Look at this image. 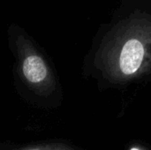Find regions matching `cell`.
Instances as JSON below:
<instances>
[{"instance_id":"1","label":"cell","mask_w":151,"mask_h":150,"mask_svg":"<svg viewBox=\"0 0 151 150\" xmlns=\"http://www.w3.org/2000/svg\"><path fill=\"white\" fill-rule=\"evenodd\" d=\"M144 56V49L142 42L136 39L128 40L122 48L119 65L125 74L134 73L141 66Z\"/></svg>"},{"instance_id":"2","label":"cell","mask_w":151,"mask_h":150,"mask_svg":"<svg viewBox=\"0 0 151 150\" xmlns=\"http://www.w3.org/2000/svg\"><path fill=\"white\" fill-rule=\"evenodd\" d=\"M23 73L30 82L38 83L46 77L47 69L41 57L30 56L23 63Z\"/></svg>"},{"instance_id":"3","label":"cell","mask_w":151,"mask_h":150,"mask_svg":"<svg viewBox=\"0 0 151 150\" xmlns=\"http://www.w3.org/2000/svg\"><path fill=\"white\" fill-rule=\"evenodd\" d=\"M131 150H140V149H136V148H133V149H131Z\"/></svg>"}]
</instances>
